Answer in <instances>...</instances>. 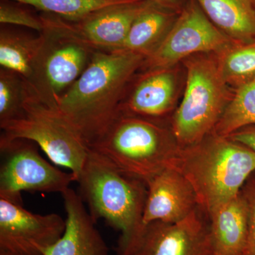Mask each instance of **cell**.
Segmentation results:
<instances>
[{
	"label": "cell",
	"instance_id": "ba28073f",
	"mask_svg": "<svg viewBox=\"0 0 255 255\" xmlns=\"http://www.w3.org/2000/svg\"><path fill=\"white\" fill-rule=\"evenodd\" d=\"M35 145L22 139H0V198L22 204L21 191L63 194L77 182L73 172L60 170L43 159Z\"/></svg>",
	"mask_w": 255,
	"mask_h": 255
},
{
	"label": "cell",
	"instance_id": "d4e9b609",
	"mask_svg": "<svg viewBox=\"0 0 255 255\" xmlns=\"http://www.w3.org/2000/svg\"><path fill=\"white\" fill-rule=\"evenodd\" d=\"M248 209V231L243 255H255V172L247 180L241 190Z\"/></svg>",
	"mask_w": 255,
	"mask_h": 255
},
{
	"label": "cell",
	"instance_id": "9c48e42d",
	"mask_svg": "<svg viewBox=\"0 0 255 255\" xmlns=\"http://www.w3.org/2000/svg\"><path fill=\"white\" fill-rule=\"evenodd\" d=\"M233 41L210 21L194 0L181 10L173 26L140 70L171 68L194 55L218 53Z\"/></svg>",
	"mask_w": 255,
	"mask_h": 255
},
{
	"label": "cell",
	"instance_id": "5b68a950",
	"mask_svg": "<svg viewBox=\"0 0 255 255\" xmlns=\"http://www.w3.org/2000/svg\"><path fill=\"white\" fill-rule=\"evenodd\" d=\"M0 128L1 140L34 142L53 163L70 169L78 180L88 155V145L58 103L43 100L26 81L22 112L16 118L0 123Z\"/></svg>",
	"mask_w": 255,
	"mask_h": 255
},
{
	"label": "cell",
	"instance_id": "7a4b0ae2",
	"mask_svg": "<svg viewBox=\"0 0 255 255\" xmlns=\"http://www.w3.org/2000/svg\"><path fill=\"white\" fill-rule=\"evenodd\" d=\"M174 169L187 179L206 217L241 192L255 172V152L227 137L210 134L179 151Z\"/></svg>",
	"mask_w": 255,
	"mask_h": 255
},
{
	"label": "cell",
	"instance_id": "83f0119b",
	"mask_svg": "<svg viewBox=\"0 0 255 255\" xmlns=\"http://www.w3.org/2000/svg\"><path fill=\"white\" fill-rule=\"evenodd\" d=\"M0 255H25L21 254H16V253H9V252H5L0 251Z\"/></svg>",
	"mask_w": 255,
	"mask_h": 255
},
{
	"label": "cell",
	"instance_id": "e0dca14e",
	"mask_svg": "<svg viewBox=\"0 0 255 255\" xmlns=\"http://www.w3.org/2000/svg\"><path fill=\"white\" fill-rule=\"evenodd\" d=\"M210 21L235 43L255 41V0H194Z\"/></svg>",
	"mask_w": 255,
	"mask_h": 255
},
{
	"label": "cell",
	"instance_id": "2e32d148",
	"mask_svg": "<svg viewBox=\"0 0 255 255\" xmlns=\"http://www.w3.org/2000/svg\"><path fill=\"white\" fill-rule=\"evenodd\" d=\"M211 249L222 255H243L248 231V209L242 192L208 216Z\"/></svg>",
	"mask_w": 255,
	"mask_h": 255
},
{
	"label": "cell",
	"instance_id": "4fadbf2b",
	"mask_svg": "<svg viewBox=\"0 0 255 255\" xmlns=\"http://www.w3.org/2000/svg\"><path fill=\"white\" fill-rule=\"evenodd\" d=\"M150 2L147 0H125L95 10L77 21H69L95 49L117 50L123 45L135 18Z\"/></svg>",
	"mask_w": 255,
	"mask_h": 255
},
{
	"label": "cell",
	"instance_id": "6da1fadb",
	"mask_svg": "<svg viewBox=\"0 0 255 255\" xmlns=\"http://www.w3.org/2000/svg\"><path fill=\"white\" fill-rule=\"evenodd\" d=\"M144 55L117 50H97L58 105L88 147L117 118L128 84L143 65Z\"/></svg>",
	"mask_w": 255,
	"mask_h": 255
},
{
	"label": "cell",
	"instance_id": "4316f807",
	"mask_svg": "<svg viewBox=\"0 0 255 255\" xmlns=\"http://www.w3.org/2000/svg\"><path fill=\"white\" fill-rule=\"evenodd\" d=\"M152 1L164 7L169 8L174 11L180 12L181 10L184 6H182L184 0H147Z\"/></svg>",
	"mask_w": 255,
	"mask_h": 255
},
{
	"label": "cell",
	"instance_id": "7402d4cb",
	"mask_svg": "<svg viewBox=\"0 0 255 255\" xmlns=\"http://www.w3.org/2000/svg\"><path fill=\"white\" fill-rule=\"evenodd\" d=\"M30 5L43 13L56 15L68 21H77L95 10L125 0H11Z\"/></svg>",
	"mask_w": 255,
	"mask_h": 255
},
{
	"label": "cell",
	"instance_id": "277c9868",
	"mask_svg": "<svg viewBox=\"0 0 255 255\" xmlns=\"http://www.w3.org/2000/svg\"><path fill=\"white\" fill-rule=\"evenodd\" d=\"M89 148L147 184L165 169H174L181 147L170 126L119 114Z\"/></svg>",
	"mask_w": 255,
	"mask_h": 255
},
{
	"label": "cell",
	"instance_id": "cb8c5ba5",
	"mask_svg": "<svg viewBox=\"0 0 255 255\" xmlns=\"http://www.w3.org/2000/svg\"><path fill=\"white\" fill-rule=\"evenodd\" d=\"M21 3L11 0H1L0 23L8 26H23L41 33L43 22L41 15L26 9Z\"/></svg>",
	"mask_w": 255,
	"mask_h": 255
},
{
	"label": "cell",
	"instance_id": "7c38bea8",
	"mask_svg": "<svg viewBox=\"0 0 255 255\" xmlns=\"http://www.w3.org/2000/svg\"><path fill=\"white\" fill-rule=\"evenodd\" d=\"M178 76L176 66L140 70L128 85L119 114L165 124L177 102Z\"/></svg>",
	"mask_w": 255,
	"mask_h": 255
},
{
	"label": "cell",
	"instance_id": "ac0fdd59",
	"mask_svg": "<svg viewBox=\"0 0 255 255\" xmlns=\"http://www.w3.org/2000/svg\"><path fill=\"white\" fill-rule=\"evenodd\" d=\"M178 11L150 1L132 23L120 49L150 56L177 19Z\"/></svg>",
	"mask_w": 255,
	"mask_h": 255
},
{
	"label": "cell",
	"instance_id": "3957f363",
	"mask_svg": "<svg viewBox=\"0 0 255 255\" xmlns=\"http://www.w3.org/2000/svg\"><path fill=\"white\" fill-rule=\"evenodd\" d=\"M77 182L93 219L105 220L120 231L118 255H128L144 227L147 184L120 172L90 148Z\"/></svg>",
	"mask_w": 255,
	"mask_h": 255
},
{
	"label": "cell",
	"instance_id": "5bb4252c",
	"mask_svg": "<svg viewBox=\"0 0 255 255\" xmlns=\"http://www.w3.org/2000/svg\"><path fill=\"white\" fill-rule=\"evenodd\" d=\"M147 187L143 226L156 221L179 222L199 208L191 184L177 169H165L154 177Z\"/></svg>",
	"mask_w": 255,
	"mask_h": 255
},
{
	"label": "cell",
	"instance_id": "603a6c76",
	"mask_svg": "<svg viewBox=\"0 0 255 255\" xmlns=\"http://www.w3.org/2000/svg\"><path fill=\"white\" fill-rule=\"evenodd\" d=\"M24 79L12 70L0 68V123L22 112Z\"/></svg>",
	"mask_w": 255,
	"mask_h": 255
},
{
	"label": "cell",
	"instance_id": "52a82bcc",
	"mask_svg": "<svg viewBox=\"0 0 255 255\" xmlns=\"http://www.w3.org/2000/svg\"><path fill=\"white\" fill-rule=\"evenodd\" d=\"M41 16V45L31 78L26 82L43 100L58 103L98 50L82 38L68 20L47 13Z\"/></svg>",
	"mask_w": 255,
	"mask_h": 255
},
{
	"label": "cell",
	"instance_id": "f1b7e54d",
	"mask_svg": "<svg viewBox=\"0 0 255 255\" xmlns=\"http://www.w3.org/2000/svg\"><path fill=\"white\" fill-rule=\"evenodd\" d=\"M209 255H222L219 254V253H214V252L211 251V253H210V254Z\"/></svg>",
	"mask_w": 255,
	"mask_h": 255
},
{
	"label": "cell",
	"instance_id": "8992f818",
	"mask_svg": "<svg viewBox=\"0 0 255 255\" xmlns=\"http://www.w3.org/2000/svg\"><path fill=\"white\" fill-rule=\"evenodd\" d=\"M183 62L185 91L169 123L181 148L212 133L234 91L223 78L216 53L194 55Z\"/></svg>",
	"mask_w": 255,
	"mask_h": 255
},
{
	"label": "cell",
	"instance_id": "9a60e30c",
	"mask_svg": "<svg viewBox=\"0 0 255 255\" xmlns=\"http://www.w3.org/2000/svg\"><path fill=\"white\" fill-rule=\"evenodd\" d=\"M62 195L66 228L62 237L43 255H110L108 246L80 194L69 188Z\"/></svg>",
	"mask_w": 255,
	"mask_h": 255
},
{
	"label": "cell",
	"instance_id": "484cf974",
	"mask_svg": "<svg viewBox=\"0 0 255 255\" xmlns=\"http://www.w3.org/2000/svg\"><path fill=\"white\" fill-rule=\"evenodd\" d=\"M227 137L255 152V125L243 128Z\"/></svg>",
	"mask_w": 255,
	"mask_h": 255
},
{
	"label": "cell",
	"instance_id": "ffe728a7",
	"mask_svg": "<svg viewBox=\"0 0 255 255\" xmlns=\"http://www.w3.org/2000/svg\"><path fill=\"white\" fill-rule=\"evenodd\" d=\"M216 54L223 78L232 90L255 80V41L233 42Z\"/></svg>",
	"mask_w": 255,
	"mask_h": 255
},
{
	"label": "cell",
	"instance_id": "44dd1931",
	"mask_svg": "<svg viewBox=\"0 0 255 255\" xmlns=\"http://www.w3.org/2000/svg\"><path fill=\"white\" fill-rule=\"evenodd\" d=\"M255 125V80L233 91L232 98L212 133L228 137L243 128Z\"/></svg>",
	"mask_w": 255,
	"mask_h": 255
},
{
	"label": "cell",
	"instance_id": "f546056e",
	"mask_svg": "<svg viewBox=\"0 0 255 255\" xmlns=\"http://www.w3.org/2000/svg\"></svg>",
	"mask_w": 255,
	"mask_h": 255
},
{
	"label": "cell",
	"instance_id": "30bf717a",
	"mask_svg": "<svg viewBox=\"0 0 255 255\" xmlns=\"http://www.w3.org/2000/svg\"><path fill=\"white\" fill-rule=\"evenodd\" d=\"M66 221L60 215L36 214L22 204L0 198V251L43 255L63 236Z\"/></svg>",
	"mask_w": 255,
	"mask_h": 255
},
{
	"label": "cell",
	"instance_id": "d6986e66",
	"mask_svg": "<svg viewBox=\"0 0 255 255\" xmlns=\"http://www.w3.org/2000/svg\"><path fill=\"white\" fill-rule=\"evenodd\" d=\"M41 45V37L1 25L0 28V65L12 70L28 81Z\"/></svg>",
	"mask_w": 255,
	"mask_h": 255
},
{
	"label": "cell",
	"instance_id": "8fae6325",
	"mask_svg": "<svg viewBox=\"0 0 255 255\" xmlns=\"http://www.w3.org/2000/svg\"><path fill=\"white\" fill-rule=\"evenodd\" d=\"M203 214L198 208L179 222L145 225L128 255H209V219Z\"/></svg>",
	"mask_w": 255,
	"mask_h": 255
}]
</instances>
